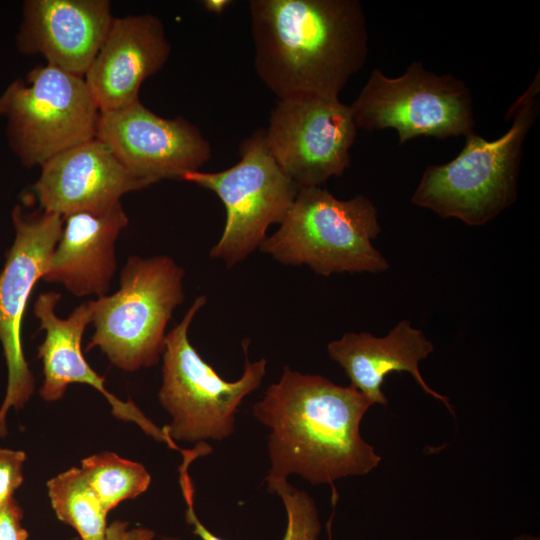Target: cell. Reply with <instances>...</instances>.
<instances>
[{"label":"cell","instance_id":"obj_19","mask_svg":"<svg viewBox=\"0 0 540 540\" xmlns=\"http://www.w3.org/2000/svg\"><path fill=\"white\" fill-rule=\"evenodd\" d=\"M57 518L71 526L82 540H105L107 515L88 485L81 468L72 467L47 482Z\"/></svg>","mask_w":540,"mask_h":540},{"label":"cell","instance_id":"obj_13","mask_svg":"<svg viewBox=\"0 0 540 540\" xmlns=\"http://www.w3.org/2000/svg\"><path fill=\"white\" fill-rule=\"evenodd\" d=\"M61 294L48 291L39 294L34 314L45 331L37 357L43 364V383L39 390L45 401L61 399L68 385L88 384L102 393L112 407V414L124 421L136 423L146 434L178 450L177 444L164 428H159L132 402L121 401L105 388V378L97 374L86 361L81 348L82 336L93 321V300L80 304L69 316L60 318L55 313Z\"/></svg>","mask_w":540,"mask_h":540},{"label":"cell","instance_id":"obj_14","mask_svg":"<svg viewBox=\"0 0 540 540\" xmlns=\"http://www.w3.org/2000/svg\"><path fill=\"white\" fill-rule=\"evenodd\" d=\"M33 189L43 211L63 218L78 212L104 213L120 198L146 186L101 140L91 139L45 161Z\"/></svg>","mask_w":540,"mask_h":540},{"label":"cell","instance_id":"obj_15","mask_svg":"<svg viewBox=\"0 0 540 540\" xmlns=\"http://www.w3.org/2000/svg\"><path fill=\"white\" fill-rule=\"evenodd\" d=\"M114 17L108 0H27L17 35L24 54H41L47 63L84 77Z\"/></svg>","mask_w":540,"mask_h":540},{"label":"cell","instance_id":"obj_1","mask_svg":"<svg viewBox=\"0 0 540 540\" xmlns=\"http://www.w3.org/2000/svg\"><path fill=\"white\" fill-rule=\"evenodd\" d=\"M373 404L351 386L284 366L280 379L252 407L270 432L267 488L298 475L313 485L368 474L381 457L360 434Z\"/></svg>","mask_w":540,"mask_h":540},{"label":"cell","instance_id":"obj_10","mask_svg":"<svg viewBox=\"0 0 540 540\" xmlns=\"http://www.w3.org/2000/svg\"><path fill=\"white\" fill-rule=\"evenodd\" d=\"M268 149L298 186H321L350 167L357 126L339 97L300 95L278 100L265 129Z\"/></svg>","mask_w":540,"mask_h":540},{"label":"cell","instance_id":"obj_6","mask_svg":"<svg viewBox=\"0 0 540 540\" xmlns=\"http://www.w3.org/2000/svg\"><path fill=\"white\" fill-rule=\"evenodd\" d=\"M184 270L166 255L131 256L120 288L93 300L95 332L86 351L98 347L116 367L132 372L162 356L166 327L184 300Z\"/></svg>","mask_w":540,"mask_h":540},{"label":"cell","instance_id":"obj_4","mask_svg":"<svg viewBox=\"0 0 540 540\" xmlns=\"http://www.w3.org/2000/svg\"><path fill=\"white\" fill-rule=\"evenodd\" d=\"M381 232L378 212L364 195L340 200L321 186L301 187L259 250L284 265H306L316 274H377L389 269L373 245Z\"/></svg>","mask_w":540,"mask_h":540},{"label":"cell","instance_id":"obj_5","mask_svg":"<svg viewBox=\"0 0 540 540\" xmlns=\"http://www.w3.org/2000/svg\"><path fill=\"white\" fill-rule=\"evenodd\" d=\"M206 303V296H198L165 338L158 398L171 416L164 429L174 442L200 444L228 438L234 432L235 415L242 401L260 387L266 374L265 358L255 362L249 359V339L242 341L244 369L238 380H224L200 356L189 340L188 331Z\"/></svg>","mask_w":540,"mask_h":540},{"label":"cell","instance_id":"obj_22","mask_svg":"<svg viewBox=\"0 0 540 540\" xmlns=\"http://www.w3.org/2000/svg\"><path fill=\"white\" fill-rule=\"evenodd\" d=\"M25 452L0 447V507L13 498L23 483Z\"/></svg>","mask_w":540,"mask_h":540},{"label":"cell","instance_id":"obj_12","mask_svg":"<svg viewBox=\"0 0 540 540\" xmlns=\"http://www.w3.org/2000/svg\"><path fill=\"white\" fill-rule=\"evenodd\" d=\"M95 137L146 187L164 179L179 180L212 156L197 126L181 116L163 118L140 100L100 112Z\"/></svg>","mask_w":540,"mask_h":540},{"label":"cell","instance_id":"obj_25","mask_svg":"<svg viewBox=\"0 0 540 540\" xmlns=\"http://www.w3.org/2000/svg\"><path fill=\"white\" fill-rule=\"evenodd\" d=\"M231 2L226 0L204 1L205 8L213 13H221Z\"/></svg>","mask_w":540,"mask_h":540},{"label":"cell","instance_id":"obj_11","mask_svg":"<svg viewBox=\"0 0 540 540\" xmlns=\"http://www.w3.org/2000/svg\"><path fill=\"white\" fill-rule=\"evenodd\" d=\"M12 219L15 240L0 272V342L8 369L0 407L1 437L7 434L9 409L24 407L34 393V378L22 347V319L34 286L45 274L64 222L62 216L45 211L26 217L20 206L13 209Z\"/></svg>","mask_w":540,"mask_h":540},{"label":"cell","instance_id":"obj_20","mask_svg":"<svg viewBox=\"0 0 540 540\" xmlns=\"http://www.w3.org/2000/svg\"><path fill=\"white\" fill-rule=\"evenodd\" d=\"M180 471V485L187 509L185 520L192 527L194 535L201 540H224L213 534L198 518L194 510L193 485L188 468ZM277 493L285 507L287 527L282 540H320L321 523L314 499L305 491L293 487L288 480L278 482L267 488Z\"/></svg>","mask_w":540,"mask_h":540},{"label":"cell","instance_id":"obj_8","mask_svg":"<svg viewBox=\"0 0 540 540\" xmlns=\"http://www.w3.org/2000/svg\"><path fill=\"white\" fill-rule=\"evenodd\" d=\"M240 155L239 162L226 170L191 171L179 179L212 191L223 203L225 226L210 257L228 268L260 248L269 226L282 222L299 190L272 157L265 129L242 142Z\"/></svg>","mask_w":540,"mask_h":540},{"label":"cell","instance_id":"obj_17","mask_svg":"<svg viewBox=\"0 0 540 540\" xmlns=\"http://www.w3.org/2000/svg\"><path fill=\"white\" fill-rule=\"evenodd\" d=\"M433 351V343L408 320L398 322L384 337L368 332H347L327 345L330 359L344 370L350 386L372 404L387 405L381 386L390 373L408 372L425 393L441 401L453 413L448 397L428 386L419 370L420 361Z\"/></svg>","mask_w":540,"mask_h":540},{"label":"cell","instance_id":"obj_9","mask_svg":"<svg viewBox=\"0 0 540 540\" xmlns=\"http://www.w3.org/2000/svg\"><path fill=\"white\" fill-rule=\"evenodd\" d=\"M357 128H392L399 144L425 136L446 139L474 132L472 92L451 74L413 61L398 77L375 68L350 106Z\"/></svg>","mask_w":540,"mask_h":540},{"label":"cell","instance_id":"obj_16","mask_svg":"<svg viewBox=\"0 0 540 540\" xmlns=\"http://www.w3.org/2000/svg\"><path fill=\"white\" fill-rule=\"evenodd\" d=\"M171 45L151 14L114 18L84 80L100 112L139 100L142 83L167 62Z\"/></svg>","mask_w":540,"mask_h":540},{"label":"cell","instance_id":"obj_7","mask_svg":"<svg viewBox=\"0 0 540 540\" xmlns=\"http://www.w3.org/2000/svg\"><path fill=\"white\" fill-rule=\"evenodd\" d=\"M0 115L11 149L32 167L94 139L100 110L83 77L46 63L7 86Z\"/></svg>","mask_w":540,"mask_h":540},{"label":"cell","instance_id":"obj_24","mask_svg":"<svg viewBox=\"0 0 540 540\" xmlns=\"http://www.w3.org/2000/svg\"><path fill=\"white\" fill-rule=\"evenodd\" d=\"M155 533L145 527H130L123 520H115L107 526L105 540H153Z\"/></svg>","mask_w":540,"mask_h":540},{"label":"cell","instance_id":"obj_3","mask_svg":"<svg viewBox=\"0 0 540 540\" xmlns=\"http://www.w3.org/2000/svg\"><path fill=\"white\" fill-rule=\"evenodd\" d=\"M540 112V70L510 106L508 130L494 140L471 132L460 153L425 168L411 202L443 219L482 226L517 199L523 146Z\"/></svg>","mask_w":540,"mask_h":540},{"label":"cell","instance_id":"obj_21","mask_svg":"<svg viewBox=\"0 0 540 540\" xmlns=\"http://www.w3.org/2000/svg\"><path fill=\"white\" fill-rule=\"evenodd\" d=\"M81 470L107 513L122 501L144 493L151 483V476L142 464L112 452L83 459Z\"/></svg>","mask_w":540,"mask_h":540},{"label":"cell","instance_id":"obj_23","mask_svg":"<svg viewBox=\"0 0 540 540\" xmlns=\"http://www.w3.org/2000/svg\"><path fill=\"white\" fill-rule=\"evenodd\" d=\"M22 519L23 510L14 497L0 507V540H27Z\"/></svg>","mask_w":540,"mask_h":540},{"label":"cell","instance_id":"obj_18","mask_svg":"<svg viewBox=\"0 0 540 540\" xmlns=\"http://www.w3.org/2000/svg\"><path fill=\"white\" fill-rule=\"evenodd\" d=\"M43 280L61 283L77 297L107 294L116 270L115 241L129 219L121 202L94 214L65 216Z\"/></svg>","mask_w":540,"mask_h":540},{"label":"cell","instance_id":"obj_2","mask_svg":"<svg viewBox=\"0 0 540 540\" xmlns=\"http://www.w3.org/2000/svg\"><path fill=\"white\" fill-rule=\"evenodd\" d=\"M249 12L255 71L278 100L338 97L366 62L358 0H251Z\"/></svg>","mask_w":540,"mask_h":540},{"label":"cell","instance_id":"obj_26","mask_svg":"<svg viewBox=\"0 0 540 540\" xmlns=\"http://www.w3.org/2000/svg\"><path fill=\"white\" fill-rule=\"evenodd\" d=\"M161 540H180V539H178V538H176V537L163 536V537L161 538Z\"/></svg>","mask_w":540,"mask_h":540}]
</instances>
